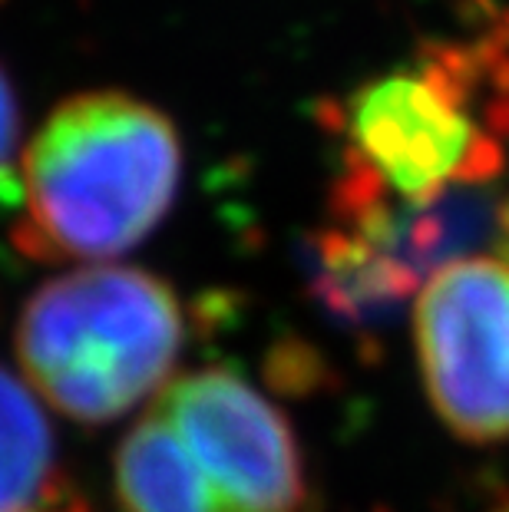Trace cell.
<instances>
[{
  "instance_id": "cell-1",
  "label": "cell",
  "mask_w": 509,
  "mask_h": 512,
  "mask_svg": "<svg viewBox=\"0 0 509 512\" xmlns=\"http://www.w3.org/2000/svg\"><path fill=\"white\" fill-rule=\"evenodd\" d=\"M176 126L126 93L60 103L20 162L17 245L37 258H110L153 235L176 199Z\"/></svg>"
},
{
  "instance_id": "cell-2",
  "label": "cell",
  "mask_w": 509,
  "mask_h": 512,
  "mask_svg": "<svg viewBox=\"0 0 509 512\" xmlns=\"http://www.w3.org/2000/svg\"><path fill=\"white\" fill-rule=\"evenodd\" d=\"M328 119L348 136V156L407 205L450 185H486L506 169V43H427L414 67L357 86L344 106H328Z\"/></svg>"
},
{
  "instance_id": "cell-3",
  "label": "cell",
  "mask_w": 509,
  "mask_h": 512,
  "mask_svg": "<svg viewBox=\"0 0 509 512\" xmlns=\"http://www.w3.org/2000/svg\"><path fill=\"white\" fill-rule=\"evenodd\" d=\"M182 347L176 294L139 268H83L24 308L17 354L37 394L83 423H106L166 384Z\"/></svg>"
},
{
  "instance_id": "cell-4",
  "label": "cell",
  "mask_w": 509,
  "mask_h": 512,
  "mask_svg": "<svg viewBox=\"0 0 509 512\" xmlns=\"http://www.w3.org/2000/svg\"><path fill=\"white\" fill-rule=\"evenodd\" d=\"M414 331L440 420L467 443L509 440V265L460 258L433 271Z\"/></svg>"
},
{
  "instance_id": "cell-5",
  "label": "cell",
  "mask_w": 509,
  "mask_h": 512,
  "mask_svg": "<svg viewBox=\"0 0 509 512\" xmlns=\"http://www.w3.org/2000/svg\"><path fill=\"white\" fill-rule=\"evenodd\" d=\"M189 450L215 512H298L305 470L288 420L229 370H196L153 403Z\"/></svg>"
},
{
  "instance_id": "cell-6",
  "label": "cell",
  "mask_w": 509,
  "mask_h": 512,
  "mask_svg": "<svg viewBox=\"0 0 509 512\" xmlns=\"http://www.w3.org/2000/svg\"><path fill=\"white\" fill-rule=\"evenodd\" d=\"M308 288L331 318L348 328H377L397 318L417 275L348 228H324L305 245Z\"/></svg>"
},
{
  "instance_id": "cell-7",
  "label": "cell",
  "mask_w": 509,
  "mask_h": 512,
  "mask_svg": "<svg viewBox=\"0 0 509 512\" xmlns=\"http://www.w3.org/2000/svg\"><path fill=\"white\" fill-rule=\"evenodd\" d=\"M500 235V195L486 185H450L424 205H397L391 235L381 252L427 281L460 255L493 248Z\"/></svg>"
},
{
  "instance_id": "cell-8",
  "label": "cell",
  "mask_w": 509,
  "mask_h": 512,
  "mask_svg": "<svg viewBox=\"0 0 509 512\" xmlns=\"http://www.w3.org/2000/svg\"><path fill=\"white\" fill-rule=\"evenodd\" d=\"M116 489L126 512H215L199 466L153 410L119 446Z\"/></svg>"
},
{
  "instance_id": "cell-9",
  "label": "cell",
  "mask_w": 509,
  "mask_h": 512,
  "mask_svg": "<svg viewBox=\"0 0 509 512\" xmlns=\"http://www.w3.org/2000/svg\"><path fill=\"white\" fill-rule=\"evenodd\" d=\"M57 493L47 417L27 387L0 367V512H47Z\"/></svg>"
},
{
  "instance_id": "cell-10",
  "label": "cell",
  "mask_w": 509,
  "mask_h": 512,
  "mask_svg": "<svg viewBox=\"0 0 509 512\" xmlns=\"http://www.w3.org/2000/svg\"><path fill=\"white\" fill-rule=\"evenodd\" d=\"M265 377L275 394L311 397L331 384V367L308 341L285 337V341H278L272 351H268Z\"/></svg>"
},
{
  "instance_id": "cell-11",
  "label": "cell",
  "mask_w": 509,
  "mask_h": 512,
  "mask_svg": "<svg viewBox=\"0 0 509 512\" xmlns=\"http://www.w3.org/2000/svg\"><path fill=\"white\" fill-rule=\"evenodd\" d=\"M17 133L20 110L7 73L0 70V205H14L24 199V185L17 172Z\"/></svg>"
}]
</instances>
